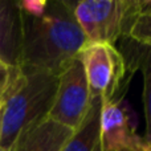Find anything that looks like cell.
<instances>
[{"label":"cell","instance_id":"obj_1","mask_svg":"<svg viewBox=\"0 0 151 151\" xmlns=\"http://www.w3.org/2000/svg\"><path fill=\"white\" fill-rule=\"evenodd\" d=\"M88 44L73 12V1H48L41 16L23 13L20 65L47 72L56 77L80 57Z\"/></svg>","mask_w":151,"mask_h":151},{"label":"cell","instance_id":"obj_2","mask_svg":"<svg viewBox=\"0 0 151 151\" xmlns=\"http://www.w3.org/2000/svg\"><path fill=\"white\" fill-rule=\"evenodd\" d=\"M56 89V76L17 66L1 102L0 147L11 150L21 133L47 119L55 101Z\"/></svg>","mask_w":151,"mask_h":151},{"label":"cell","instance_id":"obj_3","mask_svg":"<svg viewBox=\"0 0 151 151\" xmlns=\"http://www.w3.org/2000/svg\"><path fill=\"white\" fill-rule=\"evenodd\" d=\"M143 0L73 1L74 17L89 44H110L127 37Z\"/></svg>","mask_w":151,"mask_h":151},{"label":"cell","instance_id":"obj_4","mask_svg":"<svg viewBox=\"0 0 151 151\" xmlns=\"http://www.w3.org/2000/svg\"><path fill=\"white\" fill-rule=\"evenodd\" d=\"M91 99L104 104L117 101L115 96L127 74L125 56L115 45L86 44L80 53Z\"/></svg>","mask_w":151,"mask_h":151},{"label":"cell","instance_id":"obj_5","mask_svg":"<svg viewBox=\"0 0 151 151\" xmlns=\"http://www.w3.org/2000/svg\"><path fill=\"white\" fill-rule=\"evenodd\" d=\"M81 57L73 60L57 77V89L48 118L72 130L80 127L91 106Z\"/></svg>","mask_w":151,"mask_h":151},{"label":"cell","instance_id":"obj_6","mask_svg":"<svg viewBox=\"0 0 151 151\" xmlns=\"http://www.w3.org/2000/svg\"><path fill=\"white\" fill-rule=\"evenodd\" d=\"M147 142L130 125L119 101L106 102L101 114V146L104 151H142Z\"/></svg>","mask_w":151,"mask_h":151},{"label":"cell","instance_id":"obj_7","mask_svg":"<svg viewBox=\"0 0 151 151\" xmlns=\"http://www.w3.org/2000/svg\"><path fill=\"white\" fill-rule=\"evenodd\" d=\"M23 44V12L16 0H0V61L20 65Z\"/></svg>","mask_w":151,"mask_h":151},{"label":"cell","instance_id":"obj_8","mask_svg":"<svg viewBox=\"0 0 151 151\" xmlns=\"http://www.w3.org/2000/svg\"><path fill=\"white\" fill-rule=\"evenodd\" d=\"M74 130L50 118L21 133L9 151H63Z\"/></svg>","mask_w":151,"mask_h":151},{"label":"cell","instance_id":"obj_9","mask_svg":"<svg viewBox=\"0 0 151 151\" xmlns=\"http://www.w3.org/2000/svg\"><path fill=\"white\" fill-rule=\"evenodd\" d=\"M104 102L93 99L85 119L68 139L63 151H94L101 142V114Z\"/></svg>","mask_w":151,"mask_h":151},{"label":"cell","instance_id":"obj_10","mask_svg":"<svg viewBox=\"0 0 151 151\" xmlns=\"http://www.w3.org/2000/svg\"><path fill=\"white\" fill-rule=\"evenodd\" d=\"M125 41L130 45V57L125 58L127 69L135 72L141 70L143 76V101L145 119H146V135L145 141L151 143V47L138 45L130 40L125 39Z\"/></svg>","mask_w":151,"mask_h":151},{"label":"cell","instance_id":"obj_11","mask_svg":"<svg viewBox=\"0 0 151 151\" xmlns=\"http://www.w3.org/2000/svg\"><path fill=\"white\" fill-rule=\"evenodd\" d=\"M126 39L138 45L151 47V0L142 1V7L131 23Z\"/></svg>","mask_w":151,"mask_h":151},{"label":"cell","instance_id":"obj_12","mask_svg":"<svg viewBox=\"0 0 151 151\" xmlns=\"http://www.w3.org/2000/svg\"><path fill=\"white\" fill-rule=\"evenodd\" d=\"M19 5H20V9L24 15L37 17L45 12L48 0H21V1H19Z\"/></svg>","mask_w":151,"mask_h":151},{"label":"cell","instance_id":"obj_13","mask_svg":"<svg viewBox=\"0 0 151 151\" xmlns=\"http://www.w3.org/2000/svg\"><path fill=\"white\" fill-rule=\"evenodd\" d=\"M16 69H17V66H9L3 61H0V104L3 102L5 93L12 82Z\"/></svg>","mask_w":151,"mask_h":151},{"label":"cell","instance_id":"obj_14","mask_svg":"<svg viewBox=\"0 0 151 151\" xmlns=\"http://www.w3.org/2000/svg\"><path fill=\"white\" fill-rule=\"evenodd\" d=\"M146 142H147V141H146ZM142 151H151V143H149V142H147L146 146H145V149L142 150Z\"/></svg>","mask_w":151,"mask_h":151},{"label":"cell","instance_id":"obj_15","mask_svg":"<svg viewBox=\"0 0 151 151\" xmlns=\"http://www.w3.org/2000/svg\"><path fill=\"white\" fill-rule=\"evenodd\" d=\"M94 151H104V149H102V146H101V142L98 143V146L96 147V150H94Z\"/></svg>","mask_w":151,"mask_h":151},{"label":"cell","instance_id":"obj_16","mask_svg":"<svg viewBox=\"0 0 151 151\" xmlns=\"http://www.w3.org/2000/svg\"><path fill=\"white\" fill-rule=\"evenodd\" d=\"M0 151H9V150H5V149H3V147H0Z\"/></svg>","mask_w":151,"mask_h":151},{"label":"cell","instance_id":"obj_17","mask_svg":"<svg viewBox=\"0 0 151 151\" xmlns=\"http://www.w3.org/2000/svg\"><path fill=\"white\" fill-rule=\"evenodd\" d=\"M1 107H3V106H1V104H0V114H1Z\"/></svg>","mask_w":151,"mask_h":151},{"label":"cell","instance_id":"obj_18","mask_svg":"<svg viewBox=\"0 0 151 151\" xmlns=\"http://www.w3.org/2000/svg\"><path fill=\"white\" fill-rule=\"evenodd\" d=\"M0 133H1V129H0Z\"/></svg>","mask_w":151,"mask_h":151}]
</instances>
